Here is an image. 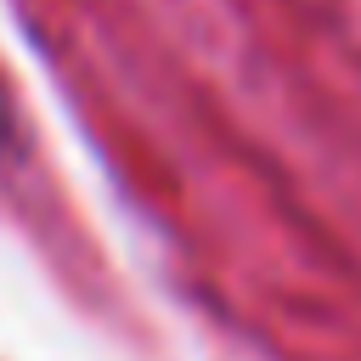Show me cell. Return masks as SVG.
<instances>
[{"label": "cell", "mask_w": 361, "mask_h": 361, "mask_svg": "<svg viewBox=\"0 0 361 361\" xmlns=\"http://www.w3.org/2000/svg\"><path fill=\"white\" fill-rule=\"evenodd\" d=\"M0 135H6V90H0Z\"/></svg>", "instance_id": "cell-1"}]
</instances>
